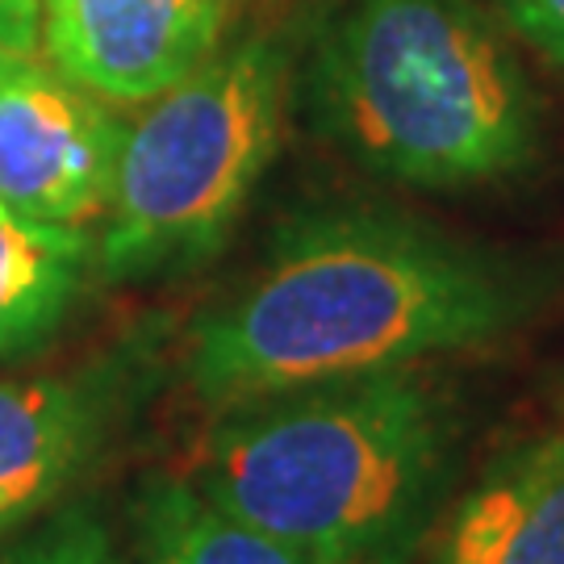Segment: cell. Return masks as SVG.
I'll return each mask as SVG.
<instances>
[{"mask_svg": "<svg viewBox=\"0 0 564 564\" xmlns=\"http://www.w3.org/2000/svg\"><path fill=\"white\" fill-rule=\"evenodd\" d=\"M561 293V268L460 239L393 205L297 209L247 281L184 343L188 389L214 410L519 335Z\"/></svg>", "mask_w": 564, "mask_h": 564, "instance_id": "1", "label": "cell"}, {"mask_svg": "<svg viewBox=\"0 0 564 564\" xmlns=\"http://www.w3.org/2000/svg\"><path fill=\"white\" fill-rule=\"evenodd\" d=\"M456 456L452 393L419 368H381L218 410L188 481L314 564H405Z\"/></svg>", "mask_w": 564, "mask_h": 564, "instance_id": "2", "label": "cell"}, {"mask_svg": "<svg viewBox=\"0 0 564 564\" xmlns=\"http://www.w3.org/2000/svg\"><path fill=\"white\" fill-rule=\"evenodd\" d=\"M305 97L326 139L393 184L473 188L540 155L535 88L473 0H343Z\"/></svg>", "mask_w": 564, "mask_h": 564, "instance_id": "3", "label": "cell"}, {"mask_svg": "<svg viewBox=\"0 0 564 564\" xmlns=\"http://www.w3.org/2000/svg\"><path fill=\"white\" fill-rule=\"evenodd\" d=\"M284 101L289 51L251 34L126 121L93 242L105 281L181 276L214 260L281 151Z\"/></svg>", "mask_w": 564, "mask_h": 564, "instance_id": "4", "label": "cell"}, {"mask_svg": "<svg viewBox=\"0 0 564 564\" xmlns=\"http://www.w3.org/2000/svg\"><path fill=\"white\" fill-rule=\"evenodd\" d=\"M126 121L39 55L0 72V202L42 223L105 214Z\"/></svg>", "mask_w": 564, "mask_h": 564, "instance_id": "5", "label": "cell"}, {"mask_svg": "<svg viewBox=\"0 0 564 564\" xmlns=\"http://www.w3.org/2000/svg\"><path fill=\"white\" fill-rule=\"evenodd\" d=\"M130 360L0 377V540L51 514L97 464L130 402Z\"/></svg>", "mask_w": 564, "mask_h": 564, "instance_id": "6", "label": "cell"}, {"mask_svg": "<svg viewBox=\"0 0 564 564\" xmlns=\"http://www.w3.org/2000/svg\"><path fill=\"white\" fill-rule=\"evenodd\" d=\"M230 0H42L39 55L109 105H147L197 72Z\"/></svg>", "mask_w": 564, "mask_h": 564, "instance_id": "7", "label": "cell"}, {"mask_svg": "<svg viewBox=\"0 0 564 564\" xmlns=\"http://www.w3.org/2000/svg\"><path fill=\"white\" fill-rule=\"evenodd\" d=\"M435 564H564V426L489 460L452 506Z\"/></svg>", "mask_w": 564, "mask_h": 564, "instance_id": "8", "label": "cell"}, {"mask_svg": "<svg viewBox=\"0 0 564 564\" xmlns=\"http://www.w3.org/2000/svg\"><path fill=\"white\" fill-rule=\"evenodd\" d=\"M93 268L97 247L84 226L42 223L0 202V360L55 339Z\"/></svg>", "mask_w": 564, "mask_h": 564, "instance_id": "9", "label": "cell"}, {"mask_svg": "<svg viewBox=\"0 0 564 564\" xmlns=\"http://www.w3.org/2000/svg\"><path fill=\"white\" fill-rule=\"evenodd\" d=\"M121 564H314L214 506L188 477H147L134 494Z\"/></svg>", "mask_w": 564, "mask_h": 564, "instance_id": "10", "label": "cell"}, {"mask_svg": "<svg viewBox=\"0 0 564 564\" xmlns=\"http://www.w3.org/2000/svg\"><path fill=\"white\" fill-rule=\"evenodd\" d=\"M0 564H121V552L101 514L76 502L0 540Z\"/></svg>", "mask_w": 564, "mask_h": 564, "instance_id": "11", "label": "cell"}, {"mask_svg": "<svg viewBox=\"0 0 564 564\" xmlns=\"http://www.w3.org/2000/svg\"><path fill=\"white\" fill-rule=\"evenodd\" d=\"M510 25L564 67V0H502Z\"/></svg>", "mask_w": 564, "mask_h": 564, "instance_id": "12", "label": "cell"}, {"mask_svg": "<svg viewBox=\"0 0 564 564\" xmlns=\"http://www.w3.org/2000/svg\"><path fill=\"white\" fill-rule=\"evenodd\" d=\"M42 0H0V42L13 55H39Z\"/></svg>", "mask_w": 564, "mask_h": 564, "instance_id": "13", "label": "cell"}, {"mask_svg": "<svg viewBox=\"0 0 564 564\" xmlns=\"http://www.w3.org/2000/svg\"><path fill=\"white\" fill-rule=\"evenodd\" d=\"M18 59V55H13V51H9V46H4V42H0V72H4V67H9V63Z\"/></svg>", "mask_w": 564, "mask_h": 564, "instance_id": "14", "label": "cell"}]
</instances>
